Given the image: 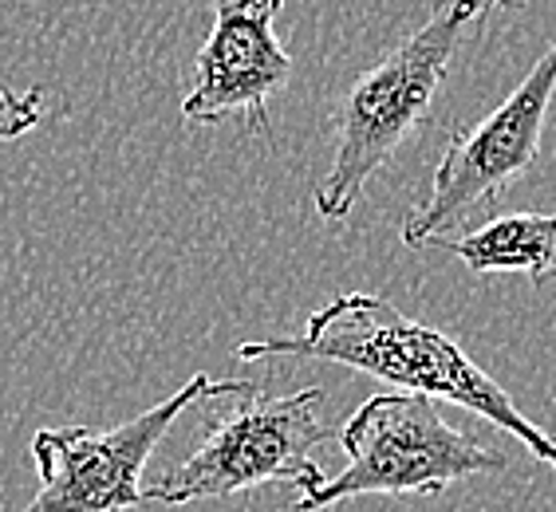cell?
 Returning a JSON list of instances; mask_svg holds the SVG:
<instances>
[{"label": "cell", "instance_id": "9c48e42d", "mask_svg": "<svg viewBox=\"0 0 556 512\" xmlns=\"http://www.w3.org/2000/svg\"><path fill=\"white\" fill-rule=\"evenodd\" d=\"M43 123V87L12 91L0 75V142H16Z\"/></svg>", "mask_w": 556, "mask_h": 512}, {"label": "cell", "instance_id": "52a82bcc", "mask_svg": "<svg viewBox=\"0 0 556 512\" xmlns=\"http://www.w3.org/2000/svg\"><path fill=\"white\" fill-rule=\"evenodd\" d=\"M285 0H214V24L193 60V87L182 99V118L214 127L241 118L268 135V103L292 79V55L277 40Z\"/></svg>", "mask_w": 556, "mask_h": 512}, {"label": "cell", "instance_id": "6da1fadb", "mask_svg": "<svg viewBox=\"0 0 556 512\" xmlns=\"http://www.w3.org/2000/svg\"><path fill=\"white\" fill-rule=\"evenodd\" d=\"M233 355L241 363L273 359V355L320 359V363H340L348 371L427 395L434 402H454L485 418L490 426L505 430L536 461L556 470V438H548L545 430L517 410V402L505 395L493 374H485L439 328L410 320L391 299L375 296V292H343L320 311H312L300 335L237 343Z\"/></svg>", "mask_w": 556, "mask_h": 512}, {"label": "cell", "instance_id": "5b68a950", "mask_svg": "<svg viewBox=\"0 0 556 512\" xmlns=\"http://www.w3.org/2000/svg\"><path fill=\"white\" fill-rule=\"evenodd\" d=\"M556 95V40L529 67L521 84L470 130L450 135L427 197L403 217V245L427 248L478 209L502 202V193L533 170L545 142V118Z\"/></svg>", "mask_w": 556, "mask_h": 512}, {"label": "cell", "instance_id": "7a4b0ae2", "mask_svg": "<svg viewBox=\"0 0 556 512\" xmlns=\"http://www.w3.org/2000/svg\"><path fill=\"white\" fill-rule=\"evenodd\" d=\"M509 4L514 0H439L407 40L348 87L336 111L332 166L316 185V214L324 221H343L352 214L375 174L430 118L462 43L490 12Z\"/></svg>", "mask_w": 556, "mask_h": 512}, {"label": "cell", "instance_id": "ba28073f", "mask_svg": "<svg viewBox=\"0 0 556 512\" xmlns=\"http://www.w3.org/2000/svg\"><path fill=\"white\" fill-rule=\"evenodd\" d=\"M434 245L454 253L470 272H521L533 284H556V214L493 217L482 229Z\"/></svg>", "mask_w": 556, "mask_h": 512}, {"label": "cell", "instance_id": "3957f363", "mask_svg": "<svg viewBox=\"0 0 556 512\" xmlns=\"http://www.w3.org/2000/svg\"><path fill=\"white\" fill-rule=\"evenodd\" d=\"M210 402L222 406L210 414V430L178 465L142 489L147 504L225 501L277 481L308 492L328 481L316 461V449L328 441L320 386L265 398L253 383L222 379Z\"/></svg>", "mask_w": 556, "mask_h": 512}, {"label": "cell", "instance_id": "277c9868", "mask_svg": "<svg viewBox=\"0 0 556 512\" xmlns=\"http://www.w3.org/2000/svg\"><path fill=\"white\" fill-rule=\"evenodd\" d=\"M343 473L300 492L296 512H324L355 497H442L478 473H502L505 453L450 426L439 402L415 391L375 395L340 426Z\"/></svg>", "mask_w": 556, "mask_h": 512}, {"label": "cell", "instance_id": "8992f818", "mask_svg": "<svg viewBox=\"0 0 556 512\" xmlns=\"http://www.w3.org/2000/svg\"><path fill=\"white\" fill-rule=\"evenodd\" d=\"M217 383L222 379L198 371L170 398L111 430H36L33 461L40 489L24 504V512H127L147 504L142 477L154 449L190 406L214 395Z\"/></svg>", "mask_w": 556, "mask_h": 512}]
</instances>
